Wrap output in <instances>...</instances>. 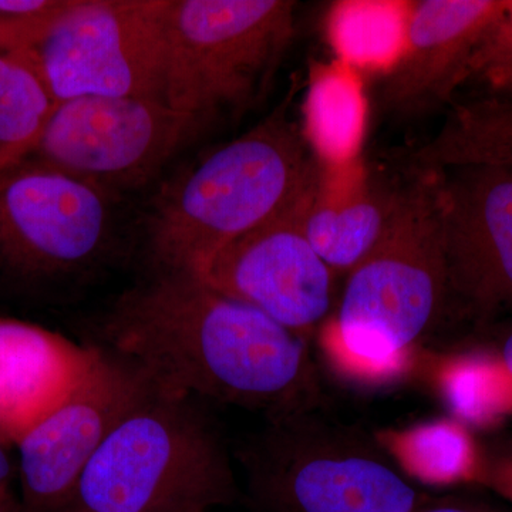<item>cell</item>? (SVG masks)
<instances>
[{
    "label": "cell",
    "instance_id": "1",
    "mask_svg": "<svg viewBox=\"0 0 512 512\" xmlns=\"http://www.w3.org/2000/svg\"><path fill=\"white\" fill-rule=\"evenodd\" d=\"M96 332L93 343L201 403L275 420L312 412L318 402L308 342L194 272L158 271L124 292Z\"/></svg>",
    "mask_w": 512,
    "mask_h": 512
},
{
    "label": "cell",
    "instance_id": "2",
    "mask_svg": "<svg viewBox=\"0 0 512 512\" xmlns=\"http://www.w3.org/2000/svg\"><path fill=\"white\" fill-rule=\"evenodd\" d=\"M412 177L383 238L346 276L316 335L329 365L353 383L379 386L409 375L420 339L447 303L436 173L413 171Z\"/></svg>",
    "mask_w": 512,
    "mask_h": 512
},
{
    "label": "cell",
    "instance_id": "3",
    "mask_svg": "<svg viewBox=\"0 0 512 512\" xmlns=\"http://www.w3.org/2000/svg\"><path fill=\"white\" fill-rule=\"evenodd\" d=\"M315 167L285 106L198 158L154 198L147 239L158 271L194 272L235 239L274 220L301 197Z\"/></svg>",
    "mask_w": 512,
    "mask_h": 512
},
{
    "label": "cell",
    "instance_id": "4",
    "mask_svg": "<svg viewBox=\"0 0 512 512\" xmlns=\"http://www.w3.org/2000/svg\"><path fill=\"white\" fill-rule=\"evenodd\" d=\"M238 497L202 403L154 383L101 444L69 512H211Z\"/></svg>",
    "mask_w": 512,
    "mask_h": 512
},
{
    "label": "cell",
    "instance_id": "5",
    "mask_svg": "<svg viewBox=\"0 0 512 512\" xmlns=\"http://www.w3.org/2000/svg\"><path fill=\"white\" fill-rule=\"evenodd\" d=\"M311 413L269 420L239 451L255 512H417L429 501L379 444Z\"/></svg>",
    "mask_w": 512,
    "mask_h": 512
},
{
    "label": "cell",
    "instance_id": "6",
    "mask_svg": "<svg viewBox=\"0 0 512 512\" xmlns=\"http://www.w3.org/2000/svg\"><path fill=\"white\" fill-rule=\"evenodd\" d=\"M164 99L205 127L264 96L295 35L288 0H168Z\"/></svg>",
    "mask_w": 512,
    "mask_h": 512
},
{
    "label": "cell",
    "instance_id": "7",
    "mask_svg": "<svg viewBox=\"0 0 512 512\" xmlns=\"http://www.w3.org/2000/svg\"><path fill=\"white\" fill-rule=\"evenodd\" d=\"M113 192L25 158L0 175V276L53 285L86 274L113 239Z\"/></svg>",
    "mask_w": 512,
    "mask_h": 512
},
{
    "label": "cell",
    "instance_id": "8",
    "mask_svg": "<svg viewBox=\"0 0 512 512\" xmlns=\"http://www.w3.org/2000/svg\"><path fill=\"white\" fill-rule=\"evenodd\" d=\"M167 5L76 0L30 47L56 103L79 97L164 99Z\"/></svg>",
    "mask_w": 512,
    "mask_h": 512
},
{
    "label": "cell",
    "instance_id": "9",
    "mask_svg": "<svg viewBox=\"0 0 512 512\" xmlns=\"http://www.w3.org/2000/svg\"><path fill=\"white\" fill-rule=\"evenodd\" d=\"M204 128L158 97H79L57 104L28 158L116 195L150 183Z\"/></svg>",
    "mask_w": 512,
    "mask_h": 512
},
{
    "label": "cell",
    "instance_id": "10",
    "mask_svg": "<svg viewBox=\"0 0 512 512\" xmlns=\"http://www.w3.org/2000/svg\"><path fill=\"white\" fill-rule=\"evenodd\" d=\"M90 345L82 377L15 446L23 512H69L101 444L154 387L126 357Z\"/></svg>",
    "mask_w": 512,
    "mask_h": 512
},
{
    "label": "cell",
    "instance_id": "11",
    "mask_svg": "<svg viewBox=\"0 0 512 512\" xmlns=\"http://www.w3.org/2000/svg\"><path fill=\"white\" fill-rule=\"evenodd\" d=\"M299 198L274 220L220 249L194 274L308 342L335 309L339 278L306 238Z\"/></svg>",
    "mask_w": 512,
    "mask_h": 512
},
{
    "label": "cell",
    "instance_id": "12",
    "mask_svg": "<svg viewBox=\"0 0 512 512\" xmlns=\"http://www.w3.org/2000/svg\"><path fill=\"white\" fill-rule=\"evenodd\" d=\"M433 173L448 296L478 320L512 311V173L487 165Z\"/></svg>",
    "mask_w": 512,
    "mask_h": 512
},
{
    "label": "cell",
    "instance_id": "13",
    "mask_svg": "<svg viewBox=\"0 0 512 512\" xmlns=\"http://www.w3.org/2000/svg\"><path fill=\"white\" fill-rule=\"evenodd\" d=\"M503 0L413 2L406 49L383 80L384 109L397 116L431 113L470 80L478 42Z\"/></svg>",
    "mask_w": 512,
    "mask_h": 512
},
{
    "label": "cell",
    "instance_id": "14",
    "mask_svg": "<svg viewBox=\"0 0 512 512\" xmlns=\"http://www.w3.org/2000/svg\"><path fill=\"white\" fill-rule=\"evenodd\" d=\"M402 187L384 185L363 158L343 165L316 161L299 198V220L316 254L338 278L365 261L389 228Z\"/></svg>",
    "mask_w": 512,
    "mask_h": 512
},
{
    "label": "cell",
    "instance_id": "15",
    "mask_svg": "<svg viewBox=\"0 0 512 512\" xmlns=\"http://www.w3.org/2000/svg\"><path fill=\"white\" fill-rule=\"evenodd\" d=\"M93 346L0 316V441L16 446L82 377Z\"/></svg>",
    "mask_w": 512,
    "mask_h": 512
},
{
    "label": "cell",
    "instance_id": "16",
    "mask_svg": "<svg viewBox=\"0 0 512 512\" xmlns=\"http://www.w3.org/2000/svg\"><path fill=\"white\" fill-rule=\"evenodd\" d=\"M369 120L365 76L338 59L313 64L302 106V136L322 165L362 158Z\"/></svg>",
    "mask_w": 512,
    "mask_h": 512
},
{
    "label": "cell",
    "instance_id": "17",
    "mask_svg": "<svg viewBox=\"0 0 512 512\" xmlns=\"http://www.w3.org/2000/svg\"><path fill=\"white\" fill-rule=\"evenodd\" d=\"M377 444L407 478L431 487L483 484L487 457L470 427L454 417L384 430Z\"/></svg>",
    "mask_w": 512,
    "mask_h": 512
},
{
    "label": "cell",
    "instance_id": "18",
    "mask_svg": "<svg viewBox=\"0 0 512 512\" xmlns=\"http://www.w3.org/2000/svg\"><path fill=\"white\" fill-rule=\"evenodd\" d=\"M410 165L413 171L487 165L512 173V97L490 94L460 104Z\"/></svg>",
    "mask_w": 512,
    "mask_h": 512
},
{
    "label": "cell",
    "instance_id": "19",
    "mask_svg": "<svg viewBox=\"0 0 512 512\" xmlns=\"http://www.w3.org/2000/svg\"><path fill=\"white\" fill-rule=\"evenodd\" d=\"M413 2L340 0L330 5L326 37L335 59L357 72H392L406 49Z\"/></svg>",
    "mask_w": 512,
    "mask_h": 512
},
{
    "label": "cell",
    "instance_id": "20",
    "mask_svg": "<svg viewBox=\"0 0 512 512\" xmlns=\"http://www.w3.org/2000/svg\"><path fill=\"white\" fill-rule=\"evenodd\" d=\"M56 106L30 47L0 52V175L30 156Z\"/></svg>",
    "mask_w": 512,
    "mask_h": 512
},
{
    "label": "cell",
    "instance_id": "21",
    "mask_svg": "<svg viewBox=\"0 0 512 512\" xmlns=\"http://www.w3.org/2000/svg\"><path fill=\"white\" fill-rule=\"evenodd\" d=\"M470 80H477L491 94L512 97V0H503L500 12L484 30L473 62Z\"/></svg>",
    "mask_w": 512,
    "mask_h": 512
},
{
    "label": "cell",
    "instance_id": "22",
    "mask_svg": "<svg viewBox=\"0 0 512 512\" xmlns=\"http://www.w3.org/2000/svg\"><path fill=\"white\" fill-rule=\"evenodd\" d=\"M498 419L512 416V329L495 349L480 350Z\"/></svg>",
    "mask_w": 512,
    "mask_h": 512
},
{
    "label": "cell",
    "instance_id": "23",
    "mask_svg": "<svg viewBox=\"0 0 512 512\" xmlns=\"http://www.w3.org/2000/svg\"><path fill=\"white\" fill-rule=\"evenodd\" d=\"M57 20H28L0 13V52L35 46Z\"/></svg>",
    "mask_w": 512,
    "mask_h": 512
},
{
    "label": "cell",
    "instance_id": "24",
    "mask_svg": "<svg viewBox=\"0 0 512 512\" xmlns=\"http://www.w3.org/2000/svg\"><path fill=\"white\" fill-rule=\"evenodd\" d=\"M484 485L493 488L512 503V453L494 460L487 458Z\"/></svg>",
    "mask_w": 512,
    "mask_h": 512
},
{
    "label": "cell",
    "instance_id": "25",
    "mask_svg": "<svg viewBox=\"0 0 512 512\" xmlns=\"http://www.w3.org/2000/svg\"><path fill=\"white\" fill-rule=\"evenodd\" d=\"M16 476L18 470L9 456L8 446L0 441V487H12L13 478Z\"/></svg>",
    "mask_w": 512,
    "mask_h": 512
},
{
    "label": "cell",
    "instance_id": "26",
    "mask_svg": "<svg viewBox=\"0 0 512 512\" xmlns=\"http://www.w3.org/2000/svg\"><path fill=\"white\" fill-rule=\"evenodd\" d=\"M417 512H491L483 508L474 507V505L453 503V501H444V503H430L427 501Z\"/></svg>",
    "mask_w": 512,
    "mask_h": 512
},
{
    "label": "cell",
    "instance_id": "27",
    "mask_svg": "<svg viewBox=\"0 0 512 512\" xmlns=\"http://www.w3.org/2000/svg\"><path fill=\"white\" fill-rule=\"evenodd\" d=\"M0 512H23L12 487H0Z\"/></svg>",
    "mask_w": 512,
    "mask_h": 512
}]
</instances>
